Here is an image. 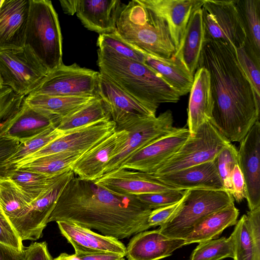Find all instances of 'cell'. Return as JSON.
Returning <instances> with one entry per match:
<instances>
[{"label":"cell","instance_id":"30bf717a","mask_svg":"<svg viewBox=\"0 0 260 260\" xmlns=\"http://www.w3.org/2000/svg\"><path fill=\"white\" fill-rule=\"evenodd\" d=\"M48 72L25 47L0 52V76L3 86L26 96L40 84Z\"/></svg>","mask_w":260,"mask_h":260},{"label":"cell","instance_id":"8d00e7d4","mask_svg":"<svg viewBox=\"0 0 260 260\" xmlns=\"http://www.w3.org/2000/svg\"><path fill=\"white\" fill-rule=\"evenodd\" d=\"M235 225L231 235L234 246V260H260V251L256 249L250 236L245 214Z\"/></svg>","mask_w":260,"mask_h":260},{"label":"cell","instance_id":"60d3db41","mask_svg":"<svg viewBox=\"0 0 260 260\" xmlns=\"http://www.w3.org/2000/svg\"><path fill=\"white\" fill-rule=\"evenodd\" d=\"M77 226L84 234L90 247L94 251L115 253L125 256L126 247L118 239L98 234L90 229L78 225Z\"/></svg>","mask_w":260,"mask_h":260},{"label":"cell","instance_id":"d4e9b609","mask_svg":"<svg viewBox=\"0 0 260 260\" xmlns=\"http://www.w3.org/2000/svg\"><path fill=\"white\" fill-rule=\"evenodd\" d=\"M153 176L165 184L179 190L194 188L224 189L214 160L175 172Z\"/></svg>","mask_w":260,"mask_h":260},{"label":"cell","instance_id":"ac0fdd59","mask_svg":"<svg viewBox=\"0 0 260 260\" xmlns=\"http://www.w3.org/2000/svg\"><path fill=\"white\" fill-rule=\"evenodd\" d=\"M60 120L55 116L32 107L23 101L20 108L0 122V137L18 141L28 140Z\"/></svg>","mask_w":260,"mask_h":260},{"label":"cell","instance_id":"9a60e30c","mask_svg":"<svg viewBox=\"0 0 260 260\" xmlns=\"http://www.w3.org/2000/svg\"><path fill=\"white\" fill-rule=\"evenodd\" d=\"M189 136L188 128H178L137 152L120 168L152 174L179 149Z\"/></svg>","mask_w":260,"mask_h":260},{"label":"cell","instance_id":"6da1fadb","mask_svg":"<svg viewBox=\"0 0 260 260\" xmlns=\"http://www.w3.org/2000/svg\"><path fill=\"white\" fill-rule=\"evenodd\" d=\"M151 211L135 195L117 194L75 176L58 198L48 223L71 222L121 240L150 229Z\"/></svg>","mask_w":260,"mask_h":260},{"label":"cell","instance_id":"d590c367","mask_svg":"<svg viewBox=\"0 0 260 260\" xmlns=\"http://www.w3.org/2000/svg\"><path fill=\"white\" fill-rule=\"evenodd\" d=\"M64 133L56 126H51L34 137L19 143L15 152L8 160V163L14 166L63 136Z\"/></svg>","mask_w":260,"mask_h":260},{"label":"cell","instance_id":"1f68e13d","mask_svg":"<svg viewBox=\"0 0 260 260\" xmlns=\"http://www.w3.org/2000/svg\"><path fill=\"white\" fill-rule=\"evenodd\" d=\"M85 153L64 152L38 158L19 167L39 173L49 177L60 175L71 169V167Z\"/></svg>","mask_w":260,"mask_h":260},{"label":"cell","instance_id":"2e32d148","mask_svg":"<svg viewBox=\"0 0 260 260\" xmlns=\"http://www.w3.org/2000/svg\"><path fill=\"white\" fill-rule=\"evenodd\" d=\"M129 135L127 131H116L84 153L71 167L82 180L94 181L104 174L108 162L122 149Z\"/></svg>","mask_w":260,"mask_h":260},{"label":"cell","instance_id":"7402d4cb","mask_svg":"<svg viewBox=\"0 0 260 260\" xmlns=\"http://www.w3.org/2000/svg\"><path fill=\"white\" fill-rule=\"evenodd\" d=\"M167 22L176 52L178 49L192 13L204 0H141Z\"/></svg>","mask_w":260,"mask_h":260},{"label":"cell","instance_id":"7bdbcfd3","mask_svg":"<svg viewBox=\"0 0 260 260\" xmlns=\"http://www.w3.org/2000/svg\"><path fill=\"white\" fill-rule=\"evenodd\" d=\"M186 190L144 193L136 196L141 202L152 210L172 205L179 201Z\"/></svg>","mask_w":260,"mask_h":260},{"label":"cell","instance_id":"e575fe53","mask_svg":"<svg viewBox=\"0 0 260 260\" xmlns=\"http://www.w3.org/2000/svg\"><path fill=\"white\" fill-rule=\"evenodd\" d=\"M192 252L190 260H221L234 258L232 237H224L199 243Z\"/></svg>","mask_w":260,"mask_h":260},{"label":"cell","instance_id":"e0dca14e","mask_svg":"<svg viewBox=\"0 0 260 260\" xmlns=\"http://www.w3.org/2000/svg\"><path fill=\"white\" fill-rule=\"evenodd\" d=\"M238 166L243 176L249 210L260 206V123L257 120L240 142Z\"/></svg>","mask_w":260,"mask_h":260},{"label":"cell","instance_id":"ee69618b","mask_svg":"<svg viewBox=\"0 0 260 260\" xmlns=\"http://www.w3.org/2000/svg\"><path fill=\"white\" fill-rule=\"evenodd\" d=\"M25 97L17 94L8 86L0 87V122L20 108Z\"/></svg>","mask_w":260,"mask_h":260},{"label":"cell","instance_id":"ffe728a7","mask_svg":"<svg viewBox=\"0 0 260 260\" xmlns=\"http://www.w3.org/2000/svg\"><path fill=\"white\" fill-rule=\"evenodd\" d=\"M30 0H5L0 9V52L22 49Z\"/></svg>","mask_w":260,"mask_h":260},{"label":"cell","instance_id":"680465c9","mask_svg":"<svg viewBox=\"0 0 260 260\" xmlns=\"http://www.w3.org/2000/svg\"><path fill=\"white\" fill-rule=\"evenodd\" d=\"M3 86V83H2V79H1V76H0V87Z\"/></svg>","mask_w":260,"mask_h":260},{"label":"cell","instance_id":"52a82bcc","mask_svg":"<svg viewBox=\"0 0 260 260\" xmlns=\"http://www.w3.org/2000/svg\"><path fill=\"white\" fill-rule=\"evenodd\" d=\"M231 142L209 121L190 135L179 149L152 174L159 176L213 160Z\"/></svg>","mask_w":260,"mask_h":260},{"label":"cell","instance_id":"7dc6e473","mask_svg":"<svg viewBox=\"0 0 260 260\" xmlns=\"http://www.w3.org/2000/svg\"><path fill=\"white\" fill-rule=\"evenodd\" d=\"M19 142L0 137V180L9 178L15 167L8 163Z\"/></svg>","mask_w":260,"mask_h":260},{"label":"cell","instance_id":"11a10c76","mask_svg":"<svg viewBox=\"0 0 260 260\" xmlns=\"http://www.w3.org/2000/svg\"><path fill=\"white\" fill-rule=\"evenodd\" d=\"M60 254L62 260H81L75 254L70 255L67 253H62Z\"/></svg>","mask_w":260,"mask_h":260},{"label":"cell","instance_id":"7c38bea8","mask_svg":"<svg viewBox=\"0 0 260 260\" xmlns=\"http://www.w3.org/2000/svg\"><path fill=\"white\" fill-rule=\"evenodd\" d=\"M173 121L172 113L168 110L157 117L143 118L126 129L129 135L122 149L108 162L103 175L120 168L127 159L137 152L175 131L178 128L173 126Z\"/></svg>","mask_w":260,"mask_h":260},{"label":"cell","instance_id":"9f6ffc18","mask_svg":"<svg viewBox=\"0 0 260 260\" xmlns=\"http://www.w3.org/2000/svg\"><path fill=\"white\" fill-rule=\"evenodd\" d=\"M52 260H62V258H61L60 254H59V256H58L57 257L53 259Z\"/></svg>","mask_w":260,"mask_h":260},{"label":"cell","instance_id":"681fc988","mask_svg":"<svg viewBox=\"0 0 260 260\" xmlns=\"http://www.w3.org/2000/svg\"><path fill=\"white\" fill-rule=\"evenodd\" d=\"M231 195L238 203L241 202L246 197L245 180L240 169L236 165L231 176Z\"/></svg>","mask_w":260,"mask_h":260},{"label":"cell","instance_id":"836d02e7","mask_svg":"<svg viewBox=\"0 0 260 260\" xmlns=\"http://www.w3.org/2000/svg\"><path fill=\"white\" fill-rule=\"evenodd\" d=\"M246 42L260 56V0H236Z\"/></svg>","mask_w":260,"mask_h":260},{"label":"cell","instance_id":"4316f807","mask_svg":"<svg viewBox=\"0 0 260 260\" xmlns=\"http://www.w3.org/2000/svg\"><path fill=\"white\" fill-rule=\"evenodd\" d=\"M239 214L234 203L205 217L184 239L186 245L217 238L224 230L236 224Z\"/></svg>","mask_w":260,"mask_h":260},{"label":"cell","instance_id":"9c48e42d","mask_svg":"<svg viewBox=\"0 0 260 260\" xmlns=\"http://www.w3.org/2000/svg\"><path fill=\"white\" fill-rule=\"evenodd\" d=\"M201 9L205 40H221L235 48L245 43L246 34L236 1L204 0Z\"/></svg>","mask_w":260,"mask_h":260},{"label":"cell","instance_id":"8992f818","mask_svg":"<svg viewBox=\"0 0 260 260\" xmlns=\"http://www.w3.org/2000/svg\"><path fill=\"white\" fill-rule=\"evenodd\" d=\"M234 201L231 194L224 189H187L181 209L171 221L160 226L159 231L168 237L184 239L199 221Z\"/></svg>","mask_w":260,"mask_h":260},{"label":"cell","instance_id":"3957f363","mask_svg":"<svg viewBox=\"0 0 260 260\" xmlns=\"http://www.w3.org/2000/svg\"><path fill=\"white\" fill-rule=\"evenodd\" d=\"M97 53L100 73L151 111L156 113L160 104L179 101L178 93L145 63L106 46L99 47Z\"/></svg>","mask_w":260,"mask_h":260},{"label":"cell","instance_id":"d6986e66","mask_svg":"<svg viewBox=\"0 0 260 260\" xmlns=\"http://www.w3.org/2000/svg\"><path fill=\"white\" fill-rule=\"evenodd\" d=\"M94 182L111 191L122 195L182 190L165 184L152 175L122 168L104 174Z\"/></svg>","mask_w":260,"mask_h":260},{"label":"cell","instance_id":"bcb514c9","mask_svg":"<svg viewBox=\"0 0 260 260\" xmlns=\"http://www.w3.org/2000/svg\"><path fill=\"white\" fill-rule=\"evenodd\" d=\"M0 243L19 250H23L22 241L4 213L1 205Z\"/></svg>","mask_w":260,"mask_h":260},{"label":"cell","instance_id":"83f0119b","mask_svg":"<svg viewBox=\"0 0 260 260\" xmlns=\"http://www.w3.org/2000/svg\"><path fill=\"white\" fill-rule=\"evenodd\" d=\"M144 63L159 74L180 96L190 92L193 76L175 57L165 58L144 53Z\"/></svg>","mask_w":260,"mask_h":260},{"label":"cell","instance_id":"603a6c76","mask_svg":"<svg viewBox=\"0 0 260 260\" xmlns=\"http://www.w3.org/2000/svg\"><path fill=\"white\" fill-rule=\"evenodd\" d=\"M122 4L118 0H77L76 14L87 29L100 35L114 32Z\"/></svg>","mask_w":260,"mask_h":260},{"label":"cell","instance_id":"cb8c5ba5","mask_svg":"<svg viewBox=\"0 0 260 260\" xmlns=\"http://www.w3.org/2000/svg\"><path fill=\"white\" fill-rule=\"evenodd\" d=\"M189 92L187 123L190 135H193L212 117L214 102L210 75L205 68H197Z\"/></svg>","mask_w":260,"mask_h":260},{"label":"cell","instance_id":"c3c4849f","mask_svg":"<svg viewBox=\"0 0 260 260\" xmlns=\"http://www.w3.org/2000/svg\"><path fill=\"white\" fill-rule=\"evenodd\" d=\"M245 215L250 236L256 249L260 251V206L249 210Z\"/></svg>","mask_w":260,"mask_h":260},{"label":"cell","instance_id":"f546056e","mask_svg":"<svg viewBox=\"0 0 260 260\" xmlns=\"http://www.w3.org/2000/svg\"><path fill=\"white\" fill-rule=\"evenodd\" d=\"M109 111L98 95L94 99L61 120L56 127L64 132L95 122L110 120Z\"/></svg>","mask_w":260,"mask_h":260},{"label":"cell","instance_id":"f6af8a7d","mask_svg":"<svg viewBox=\"0 0 260 260\" xmlns=\"http://www.w3.org/2000/svg\"><path fill=\"white\" fill-rule=\"evenodd\" d=\"M184 196L176 203L152 210L147 220L150 228L160 226L171 221L181 209Z\"/></svg>","mask_w":260,"mask_h":260},{"label":"cell","instance_id":"816d5d0a","mask_svg":"<svg viewBox=\"0 0 260 260\" xmlns=\"http://www.w3.org/2000/svg\"><path fill=\"white\" fill-rule=\"evenodd\" d=\"M0 260H25L24 249L19 250L0 243Z\"/></svg>","mask_w":260,"mask_h":260},{"label":"cell","instance_id":"8fae6325","mask_svg":"<svg viewBox=\"0 0 260 260\" xmlns=\"http://www.w3.org/2000/svg\"><path fill=\"white\" fill-rule=\"evenodd\" d=\"M116 129V123L110 119L65 132L63 136L14 165V167L18 168L38 158L60 152L85 153L115 132Z\"/></svg>","mask_w":260,"mask_h":260},{"label":"cell","instance_id":"f1b7e54d","mask_svg":"<svg viewBox=\"0 0 260 260\" xmlns=\"http://www.w3.org/2000/svg\"><path fill=\"white\" fill-rule=\"evenodd\" d=\"M96 96H53L28 94L24 101L28 105L62 119L94 99Z\"/></svg>","mask_w":260,"mask_h":260},{"label":"cell","instance_id":"db71d44e","mask_svg":"<svg viewBox=\"0 0 260 260\" xmlns=\"http://www.w3.org/2000/svg\"><path fill=\"white\" fill-rule=\"evenodd\" d=\"M63 11L66 14L73 15L76 13L77 0L60 1Z\"/></svg>","mask_w":260,"mask_h":260},{"label":"cell","instance_id":"4dcf8cb0","mask_svg":"<svg viewBox=\"0 0 260 260\" xmlns=\"http://www.w3.org/2000/svg\"><path fill=\"white\" fill-rule=\"evenodd\" d=\"M62 174L49 177L23 168H15L8 178L24 195L34 201L43 194L60 178Z\"/></svg>","mask_w":260,"mask_h":260},{"label":"cell","instance_id":"5bb4252c","mask_svg":"<svg viewBox=\"0 0 260 260\" xmlns=\"http://www.w3.org/2000/svg\"><path fill=\"white\" fill-rule=\"evenodd\" d=\"M97 95L106 105L116 131L126 130L140 120L155 116L151 111L99 72Z\"/></svg>","mask_w":260,"mask_h":260},{"label":"cell","instance_id":"74e56055","mask_svg":"<svg viewBox=\"0 0 260 260\" xmlns=\"http://www.w3.org/2000/svg\"><path fill=\"white\" fill-rule=\"evenodd\" d=\"M235 50L241 69L256 94L260 97V56L256 53L246 41Z\"/></svg>","mask_w":260,"mask_h":260},{"label":"cell","instance_id":"7a4b0ae2","mask_svg":"<svg viewBox=\"0 0 260 260\" xmlns=\"http://www.w3.org/2000/svg\"><path fill=\"white\" fill-rule=\"evenodd\" d=\"M235 48L205 40L198 67L209 73L214 105L212 123L231 143L240 142L259 118V99L241 69Z\"/></svg>","mask_w":260,"mask_h":260},{"label":"cell","instance_id":"44dd1931","mask_svg":"<svg viewBox=\"0 0 260 260\" xmlns=\"http://www.w3.org/2000/svg\"><path fill=\"white\" fill-rule=\"evenodd\" d=\"M185 245V239L168 237L158 229L145 231L131 239L126 247L125 256L128 260H159Z\"/></svg>","mask_w":260,"mask_h":260},{"label":"cell","instance_id":"f907efd6","mask_svg":"<svg viewBox=\"0 0 260 260\" xmlns=\"http://www.w3.org/2000/svg\"><path fill=\"white\" fill-rule=\"evenodd\" d=\"M25 260H52L45 241L35 242L24 249Z\"/></svg>","mask_w":260,"mask_h":260},{"label":"cell","instance_id":"f35d334b","mask_svg":"<svg viewBox=\"0 0 260 260\" xmlns=\"http://www.w3.org/2000/svg\"><path fill=\"white\" fill-rule=\"evenodd\" d=\"M96 45L99 47H109L125 58L144 63L145 54L124 40L116 30L113 33L99 35Z\"/></svg>","mask_w":260,"mask_h":260},{"label":"cell","instance_id":"b9f144b4","mask_svg":"<svg viewBox=\"0 0 260 260\" xmlns=\"http://www.w3.org/2000/svg\"><path fill=\"white\" fill-rule=\"evenodd\" d=\"M56 223L61 235L73 246L76 255L98 252L90 247L77 224L66 221H58Z\"/></svg>","mask_w":260,"mask_h":260},{"label":"cell","instance_id":"ab89813d","mask_svg":"<svg viewBox=\"0 0 260 260\" xmlns=\"http://www.w3.org/2000/svg\"><path fill=\"white\" fill-rule=\"evenodd\" d=\"M214 160L224 189L231 193L232 172L238 165L237 149L231 143L221 149Z\"/></svg>","mask_w":260,"mask_h":260},{"label":"cell","instance_id":"5b68a950","mask_svg":"<svg viewBox=\"0 0 260 260\" xmlns=\"http://www.w3.org/2000/svg\"><path fill=\"white\" fill-rule=\"evenodd\" d=\"M24 47L48 73L63 63L59 20L50 1L30 0Z\"/></svg>","mask_w":260,"mask_h":260},{"label":"cell","instance_id":"ba28073f","mask_svg":"<svg viewBox=\"0 0 260 260\" xmlns=\"http://www.w3.org/2000/svg\"><path fill=\"white\" fill-rule=\"evenodd\" d=\"M99 72L76 63H62L47 73L29 94L53 96H96Z\"/></svg>","mask_w":260,"mask_h":260},{"label":"cell","instance_id":"f5cc1de1","mask_svg":"<svg viewBox=\"0 0 260 260\" xmlns=\"http://www.w3.org/2000/svg\"><path fill=\"white\" fill-rule=\"evenodd\" d=\"M76 256L81 260H121L125 256L120 254L104 252H98Z\"/></svg>","mask_w":260,"mask_h":260},{"label":"cell","instance_id":"484cf974","mask_svg":"<svg viewBox=\"0 0 260 260\" xmlns=\"http://www.w3.org/2000/svg\"><path fill=\"white\" fill-rule=\"evenodd\" d=\"M205 41L201 8L194 11L188 20L181 44L174 56L193 76L198 67Z\"/></svg>","mask_w":260,"mask_h":260},{"label":"cell","instance_id":"6f0895ef","mask_svg":"<svg viewBox=\"0 0 260 260\" xmlns=\"http://www.w3.org/2000/svg\"><path fill=\"white\" fill-rule=\"evenodd\" d=\"M5 0H0V9L3 5V4L4 3Z\"/></svg>","mask_w":260,"mask_h":260},{"label":"cell","instance_id":"d6a6232c","mask_svg":"<svg viewBox=\"0 0 260 260\" xmlns=\"http://www.w3.org/2000/svg\"><path fill=\"white\" fill-rule=\"evenodd\" d=\"M32 202L10 179L0 180V205L11 223L23 215Z\"/></svg>","mask_w":260,"mask_h":260},{"label":"cell","instance_id":"4fadbf2b","mask_svg":"<svg viewBox=\"0 0 260 260\" xmlns=\"http://www.w3.org/2000/svg\"><path fill=\"white\" fill-rule=\"evenodd\" d=\"M75 176L71 169L63 173L43 194L31 202L29 209L23 215L11 222L22 241L37 240L42 237L58 198Z\"/></svg>","mask_w":260,"mask_h":260},{"label":"cell","instance_id":"91938a15","mask_svg":"<svg viewBox=\"0 0 260 260\" xmlns=\"http://www.w3.org/2000/svg\"><path fill=\"white\" fill-rule=\"evenodd\" d=\"M121 260H125V259H124V258H123Z\"/></svg>","mask_w":260,"mask_h":260},{"label":"cell","instance_id":"277c9868","mask_svg":"<svg viewBox=\"0 0 260 260\" xmlns=\"http://www.w3.org/2000/svg\"><path fill=\"white\" fill-rule=\"evenodd\" d=\"M116 32L144 53L170 58L176 52L166 21L141 0L123 5L116 23Z\"/></svg>","mask_w":260,"mask_h":260}]
</instances>
